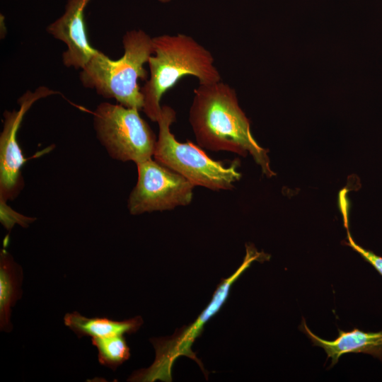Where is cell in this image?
Returning a JSON list of instances; mask_svg holds the SVG:
<instances>
[{
	"instance_id": "obj_13",
	"label": "cell",
	"mask_w": 382,
	"mask_h": 382,
	"mask_svg": "<svg viewBox=\"0 0 382 382\" xmlns=\"http://www.w3.org/2000/svg\"><path fill=\"white\" fill-rule=\"evenodd\" d=\"M91 342L98 349L99 363L113 371L130 357L129 347L123 335L93 337Z\"/></svg>"
},
{
	"instance_id": "obj_3",
	"label": "cell",
	"mask_w": 382,
	"mask_h": 382,
	"mask_svg": "<svg viewBox=\"0 0 382 382\" xmlns=\"http://www.w3.org/2000/svg\"><path fill=\"white\" fill-rule=\"evenodd\" d=\"M122 45L124 54L116 60L97 50L81 69L80 81L103 98L141 110L144 99L138 82L147 80L144 65L154 53L153 37L144 30H132L123 35Z\"/></svg>"
},
{
	"instance_id": "obj_6",
	"label": "cell",
	"mask_w": 382,
	"mask_h": 382,
	"mask_svg": "<svg viewBox=\"0 0 382 382\" xmlns=\"http://www.w3.org/2000/svg\"><path fill=\"white\" fill-rule=\"evenodd\" d=\"M137 108L108 102L93 113L97 139L113 159L136 164L154 156L157 138Z\"/></svg>"
},
{
	"instance_id": "obj_5",
	"label": "cell",
	"mask_w": 382,
	"mask_h": 382,
	"mask_svg": "<svg viewBox=\"0 0 382 382\" xmlns=\"http://www.w3.org/2000/svg\"><path fill=\"white\" fill-rule=\"evenodd\" d=\"M267 255L259 253L251 245H246V254L239 268L230 277L222 279L208 306L195 322L176 330L167 337L154 338L150 341L156 351L152 365L147 369H139L133 373L129 381H171V369L174 361L180 356H186L195 361L203 369L200 361L191 347L195 339L201 334L204 324L220 310L226 301L230 289L241 274L250 267L253 261L265 260Z\"/></svg>"
},
{
	"instance_id": "obj_8",
	"label": "cell",
	"mask_w": 382,
	"mask_h": 382,
	"mask_svg": "<svg viewBox=\"0 0 382 382\" xmlns=\"http://www.w3.org/2000/svg\"><path fill=\"white\" fill-rule=\"evenodd\" d=\"M56 93L58 92L45 86H40L34 91H27L18 99V110H5L3 113L0 135L1 207L18 197L24 187L21 168L25 159L17 140L23 117L36 101Z\"/></svg>"
},
{
	"instance_id": "obj_11",
	"label": "cell",
	"mask_w": 382,
	"mask_h": 382,
	"mask_svg": "<svg viewBox=\"0 0 382 382\" xmlns=\"http://www.w3.org/2000/svg\"><path fill=\"white\" fill-rule=\"evenodd\" d=\"M64 325L79 338L84 336L105 337L115 335L132 334L143 324L141 316L125 320H114L107 318H87L74 311L64 317Z\"/></svg>"
},
{
	"instance_id": "obj_12",
	"label": "cell",
	"mask_w": 382,
	"mask_h": 382,
	"mask_svg": "<svg viewBox=\"0 0 382 382\" xmlns=\"http://www.w3.org/2000/svg\"><path fill=\"white\" fill-rule=\"evenodd\" d=\"M23 271L11 254L5 249L0 253V329L12 330L11 312L16 301L21 297V286Z\"/></svg>"
},
{
	"instance_id": "obj_1",
	"label": "cell",
	"mask_w": 382,
	"mask_h": 382,
	"mask_svg": "<svg viewBox=\"0 0 382 382\" xmlns=\"http://www.w3.org/2000/svg\"><path fill=\"white\" fill-rule=\"evenodd\" d=\"M189 122L199 146L212 151L252 156L267 177L275 173L267 151L255 141L250 121L239 105L234 88L221 81L199 84L194 90Z\"/></svg>"
},
{
	"instance_id": "obj_4",
	"label": "cell",
	"mask_w": 382,
	"mask_h": 382,
	"mask_svg": "<svg viewBox=\"0 0 382 382\" xmlns=\"http://www.w3.org/2000/svg\"><path fill=\"white\" fill-rule=\"evenodd\" d=\"M176 119L175 111L168 105H163L158 125L154 158L159 163L180 174L195 186L214 191L229 190L241 178L238 170L239 161L230 165L215 161L207 156L200 146L187 141H178L170 131Z\"/></svg>"
},
{
	"instance_id": "obj_9",
	"label": "cell",
	"mask_w": 382,
	"mask_h": 382,
	"mask_svg": "<svg viewBox=\"0 0 382 382\" xmlns=\"http://www.w3.org/2000/svg\"><path fill=\"white\" fill-rule=\"evenodd\" d=\"M91 0H67L64 13L47 28V32L66 46L62 62L66 67L81 69L98 50L86 33L84 11Z\"/></svg>"
},
{
	"instance_id": "obj_14",
	"label": "cell",
	"mask_w": 382,
	"mask_h": 382,
	"mask_svg": "<svg viewBox=\"0 0 382 382\" xmlns=\"http://www.w3.org/2000/svg\"><path fill=\"white\" fill-rule=\"evenodd\" d=\"M347 242L345 243L346 245H349L354 250L358 253L365 261L371 264L382 276V257L376 255L371 250H366L356 243L351 236L349 228H347Z\"/></svg>"
},
{
	"instance_id": "obj_7",
	"label": "cell",
	"mask_w": 382,
	"mask_h": 382,
	"mask_svg": "<svg viewBox=\"0 0 382 382\" xmlns=\"http://www.w3.org/2000/svg\"><path fill=\"white\" fill-rule=\"evenodd\" d=\"M137 181L127 199L130 214L173 209L191 203L195 185L150 158L136 164Z\"/></svg>"
},
{
	"instance_id": "obj_15",
	"label": "cell",
	"mask_w": 382,
	"mask_h": 382,
	"mask_svg": "<svg viewBox=\"0 0 382 382\" xmlns=\"http://www.w3.org/2000/svg\"><path fill=\"white\" fill-rule=\"evenodd\" d=\"M161 3H168L170 0H158Z\"/></svg>"
},
{
	"instance_id": "obj_2",
	"label": "cell",
	"mask_w": 382,
	"mask_h": 382,
	"mask_svg": "<svg viewBox=\"0 0 382 382\" xmlns=\"http://www.w3.org/2000/svg\"><path fill=\"white\" fill-rule=\"evenodd\" d=\"M154 53L148 59L150 76L141 88L142 110L153 122L161 112V99L185 76L197 77L199 84L221 80L211 52L191 36L183 33L153 37Z\"/></svg>"
},
{
	"instance_id": "obj_10",
	"label": "cell",
	"mask_w": 382,
	"mask_h": 382,
	"mask_svg": "<svg viewBox=\"0 0 382 382\" xmlns=\"http://www.w3.org/2000/svg\"><path fill=\"white\" fill-rule=\"evenodd\" d=\"M300 330L311 340L314 346L322 347L331 359L330 367L337 363L342 355L347 353H364L382 361V330L364 332L357 328L349 332L338 330V337L333 340H325L313 334L304 318Z\"/></svg>"
}]
</instances>
